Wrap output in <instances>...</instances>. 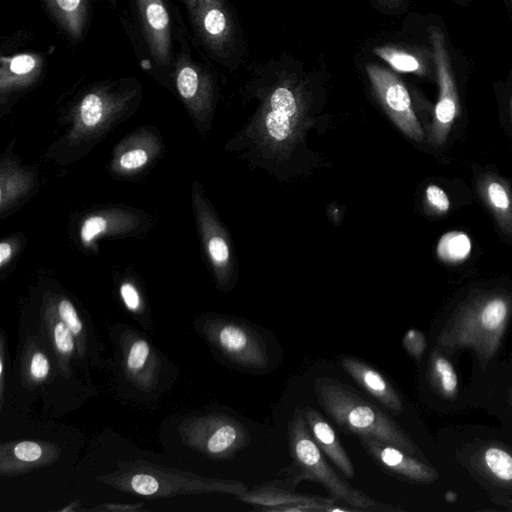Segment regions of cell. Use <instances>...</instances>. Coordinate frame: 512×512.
I'll use <instances>...</instances> for the list:
<instances>
[{
    "instance_id": "obj_31",
    "label": "cell",
    "mask_w": 512,
    "mask_h": 512,
    "mask_svg": "<svg viewBox=\"0 0 512 512\" xmlns=\"http://www.w3.org/2000/svg\"><path fill=\"white\" fill-rule=\"evenodd\" d=\"M403 346L415 359H420L426 348V339L422 332L409 329L403 337Z\"/></svg>"
},
{
    "instance_id": "obj_5",
    "label": "cell",
    "mask_w": 512,
    "mask_h": 512,
    "mask_svg": "<svg viewBox=\"0 0 512 512\" xmlns=\"http://www.w3.org/2000/svg\"><path fill=\"white\" fill-rule=\"evenodd\" d=\"M314 391L319 405L345 433L386 442L410 455L418 452L413 441L397 423L343 383L321 377L316 379Z\"/></svg>"
},
{
    "instance_id": "obj_30",
    "label": "cell",
    "mask_w": 512,
    "mask_h": 512,
    "mask_svg": "<svg viewBox=\"0 0 512 512\" xmlns=\"http://www.w3.org/2000/svg\"><path fill=\"white\" fill-rule=\"evenodd\" d=\"M208 250L214 263L220 269H225L230 260V250L225 239L219 235L211 237L208 241Z\"/></svg>"
},
{
    "instance_id": "obj_26",
    "label": "cell",
    "mask_w": 512,
    "mask_h": 512,
    "mask_svg": "<svg viewBox=\"0 0 512 512\" xmlns=\"http://www.w3.org/2000/svg\"><path fill=\"white\" fill-rule=\"evenodd\" d=\"M112 81L103 82L101 89L94 88L82 97L79 105L80 117L86 126H95L102 118L105 109L106 93Z\"/></svg>"
},
{
    "instance_id": "obj_14",
    "label": "cell",
    "mask_w": 512,
    "mask_h": 512,
    "mask_svg": "<svg viewBox=\"0 0 512 512\" xmlns=\"http://www.w3.org/2000/svg\"><path fill=\"white\" fill-rule=\"evenodd\" d=\"M429 31L440 88L429 139L434 145L441 146L445 143L458 114V97L445 48L444 36L436 28H430Z\"/></svg>"
},
{
    "instance_id": "obj_21",
    "label": "cell",
    "mask_w": 512,
    "mask_h": 512,
    "mask_svg": "<svg viewBox=\"0 0 512 512\" xmlns=\"http://www.w3.org/2000/svg\"><path fill=\"white\" fill-rule=\"evenodd\" d=\"M339 363L357 384L392 413L403 412L404 406L399 394L376 368L350 355H341Z\"/></svg>"
},
{
    "instance_id": "obj_20",
    "label": "cell",
    "mask_w": 512,
    "mask_h": 512,
    "mask_svg": "<svg viewBox=\"0 0 512 512\" xmlns=\"http://www.w3.org/2000/svg\"><path fill=\"white\" fill-rule=\"evenodd\" d=\"M53 308L73 334L84 375L89 376L90 368H105L107 362L101 357L100 343L93 325L66 298L59 300Z\"/></svg>"
},
{
    "instance_id": "obj_7",
    "label": "cell",
    "mask_w": 512,
    "mask_h": 512,
    "mask_svg": "<svg viewBox=\"0 0 512 512\" xmlns=\"http://www.w3.org/2000/svg\"><path fill=\"white\" fill-rule=\"evenodd\" d=\"M168 439L185 454L192 452L213 460H226L251 443L248 428L229 414L211 411L178 416L170 422Z\"/></svg>"
},
{
    "instance_id": "obj_19",
    "label": "cell",
    "mask_w": 512,
    "mask_h": 512,
    "mask_svg": "<svg viewBox=\"0 0 512 512\" xmlns=\"http://www.w3.org/2000/svg\"><path fill=\"white\" fill-rule=\"evenodd\" d=\"M35 325L48 342L56 358L63 382L76 380L78 371H82V366L77 345L70 329L59 318L53 307L43 315L40 324Z\"/></svg>"
},
{
    "instance_id": "obj_25",
    "label": "cell",
    "mask_w": 512,
    "mask_h": 512,
    "mask_svg": "<svg viewBox=\"0 0 512 512\" xmlns=\"http://www.w3.org/2000/svg\"><path fill=\"white\" fill-rule=\"evenodd\" d=\"M471 252V241L467 234L451 231L444 234L438 241L437 256L446 263L464 261Z\"/></svg>"
},
{
    "instance_id": "obj_9",
    "label": "cell",
    "mask_w": 512,
    "mask_h": 512,
    "mask_svg": "<svg viewBox=\"0 0 512 512\" xmlns=\"http://www.w3.org/2000/svg\"><path fill=\"white\" fill-rule=\"evenodd\" d=\"M211 350L226 362L252 372L270 364L267 343L251 324L226 316H207L193 324Z\"/></svg>"
},
{
    "instance_id": "obj_24",
    "label": "cell",
    "mask_w": 512,
    "mask_h": 512,
    "mask_svg": "<svg viewBox=\"0 0 512 512\" xmlns=\"http://www.w3.org/2000/svg\"><path fill=\"white\" fill-rule=\"evenodd\" d=\"M429 380L432 387L446 398L458 391V378L452 364L437 351H433L429 362Z\"/></svg>"
},
{
    "instance_id": "obj_37",
    "label": "cell",
    "mask_w": 512,
    "mask_h": 512,
    "mask_svg": "<svg viewBox=\"0 0 512 512\" xmlns=\"http://www.w3.org/2000/svg\"><path fill=\"white\" fill-rule=\"evenodd\" d=\"M11 248L7 243L0 244V263L3 264L10 256Z\"/></svg>"
},
{
    "instance_id": "obj_16",
    "label": "cell",
    "mask_w": 512,
    "mask_h": 512,
    "mask_svg": "<svg viewBox=\"0 0 512 512\" xmlns=\"http://www.w3.org/2000/svg\"><path fill=\"white\" fill-rule=\"evenodd\" d=\"M61 447L44 440L2 442L0 476L14 477L51 465L61 456Z\"/></svg>"
},
{
    "instance_id": "obj_36",
    "label": "cell",
    "mask_w": 512,
    "mask_h": 512,
    "mask_svg": "<svg viewBox=\"0 0 512 512\" xmlns=\"http://www.w3.org/2000/svg\"><path fill=\"white\" fill-rule=\"evenodd\" d=\"M91 510H107V511H137L143 510L141 504L138 505H125V504H106L105 506L94 508Z\"/></svg>"
},
{
    "instance_id": "obj_29",
    "label": "cell",
    "mask_w": 512,
    "mask_h": 512,
    "mask_svg": "<svg viewBox=\"0 0 512 512\" xmlns=\"http://www.w3.org/2000/svg\"><path fill=\"white\" fill-rule=\"evenodd\" d=\"M426 204L430 211L436 214H444L450 208L447 194L437 185H429L426 189Z\"/></svg>"
},
{
    "instance_id": "obj_12",
    "label": "cell",
    "mask_w": 512,
    "mask_h": 512,
    "mask_svg": "<svg viewBox=\"0 0 512 512\" xmlns=\"http://www.w3.org/2000/svg\"><path fill=\"white\" fill-rule=\"evenodd\" d=\"M297 485L290 479L274 480L256 485L236 498L263 511H336L335 498L298 493Z\"/></svg>"
},
{
    "instance_id": "obj_11",
    "label": "cell",
    "mask_w": 512,
    "mask_h": 512,
    "mask_svg": "<svg viewBox=\"0 0 512 512\" xmlns=\"http://www.w3.org/2000/svg\"><path fill=\"white\" fill-rule=\"evenodd\" d=\"M49 68V52L40 48L27 28L3 35L0 41V85L3 91L39 81Z\"/></svg>"
},
{
    "instance_id": "obj_10",
    "label": "cell",
    "mask_w": 512,
    "mask_h": 512,
    "mask_svg": "<svg viewBox=\"0 0 512 512\" xmlns=\"http://www.w3.org/2000/svg\"><path fill=\"white\" fill-rule=\"evenodd\" d=\"M304 108L300 87L292 81L276 85L264 100L255 123L261 144L273 152L289 149L298 135Z\"/></svg>"
},
{
    "instance_id": "obj_15",
    "label": "cell",
    "mask_w": 512,
    "mask_h": 512,
    "mask_svg": "<svg viewBox=\"0 0 512 512\" xmlns=\"http://www.w3.org/2000/svg\"><path fill=\"white\" fill-rule=\"evenodd\" d=\"M22 338L19 355L21 385L27 391H46L61 378L56 358L35 324L32 331H27Z\"/></svg>"
},
{
    "instance_id": "obj_35",
    "label": "cell",
    "mask_w": 512,
    "mask_h": 512,
    "mask_svg": "<svg viewBox=\"0 0 512 512\" xmlns=\"http://www.w3.org/2000/svg\"><path fill=\"white\" fill-rule=\"evenodd\" d=\"M147 161V154L142 149H136L125 153L120 158V164L127 169H133L142 166Z\"/></svg>"
},
{
    "instance_id": "obj_8",
    "label": "cell",
    "mask_w": 512,
    "mask_h": 512,
    "mask_svg": "<svg viewBox=\"0 0 512 512\" xmlns=\"http://www.w3.org/2000/svg\"><path fill=\"white\" fill-rule=\"evenodd\" d=\"M177 1L184 7L197 47L217 64L232 68L238 58L240 33L228 0Z\"/></svg>"
},
{
    "instance_id": "obj_39",
    "label": "cell",
    "mask_w": 512,
    "mask_h": 512,
    "mask_svg": "<svg viewBox=\"0 0 512 512\" xmlns=\"http://www.w3.org/2000/svg\"><path fill=\"white\" fill-rule=\"evenodd\" d=\"M511 2H512V0H511Z\"/></svg>"
},
{
    "instance_id": "obj_32",
    "label": "cell",
    "mask_w": 512,
    "mask_h": 512,
    "mask_svg": "<svg viewBox=\"0 0 512 512\" xmlns=\"http://www.w3.org/2000/svg\"><path fill=\"white\" fill-rule=\"evenodd\" d=\"M120 295L127 310L136 316L143 311L142 300L137 289L130 283H124L120 287Z\"/></svg>"
},
{
    "instance_id": "obj_17",
    "label": "cell",
    "mask_w": 512,
    "mask_h": 512,
    "mask_svg": "<svg viewBox=\"0 0 512 512\" xmlns=\"http://www.w3.org/2000/svg\"><path fill=\"white\" fill-rule=\"evenodd\" d=\"M50 21L71 47L87 37L91 21V0H38Z\"/></svg>"
},
{
    "instance_id": "obj_38",
    "label": "cell",
    "mask_w": 512,
    "mask_h": 512,
    "mask_svg": "<svg viewBox=\"0 0 512 512\" xmlns=\"http://www.w3.org/2000/svg\"><path fill=\"white\" fill-rule=\"evenodd\" d=\"M93 1H96L97 3H102V4H105L108 8L112 9V10H116L117 9V0H93Z\"/></svg>"
},
{
    "instance_id": "obj_18",
    "label": "cell",
    "mask_w": 512,
    "mask_h": 512,
    "mask_svg": "<svg viewBox=\"0 0 512 512\" xmlns=\"http://www.w3.org/2000/svg\"><path fill=\"white\" fill-rule=\"evenodd\" d=\"M359 442L391 474L413 482H430L437 477L435 470L394 445L369 437H359Z\"/></svg>"
},
{
    "instance_id": "obj_34",
    "label": "cell",
    "mask_w": 512,
    "mask_h": 512,
    "mask_svg": "<svg viewBox=\"0 0 512 512\" xmlns=\"http://www.w3.org/2000/svg\"><path fill=\"white\" fill-rule=\"evenodd\" d=\"M106 228L104 218L95 216L87 219L81 230V237L84 241L89 242L94 236L98 235Z\"/></svg>"
},
{
    "instance_id": "obj_23",
    "label": "cell",
    "mask_w": 512,
    "mask_h": 512,
    "mask_svg": "<svg viewBox=\"0 0 512 512\" xmlns=\"http://www.w3.org/2000/svg\"><path fill=\"white\" fill-rule=\"evenodd\" d=\"M477 190L506 235L512 236V193L499 176L485 174L477 180Z\"/></svg>"
},
{
    "instance_id": "obj_3",
    "label": "cell",
    "mask_w": 512,
    "mask_h": 512,
    "mask_svg": "<svg viewBox=\"0 0 512 512\" xmlns=\"http://www.w3.org/2000/svg\"><path fill=\"white\" fill-rule=\"evenodd\" d=\"M97 480L113 489L149 499L206 493L230 494L236 498L248 490L238 480L208 478L146 460L120 462L116 469L99 475Z\"/></svg>"
},
{
    "instance_id": "obj_33",
    "label": "cell",
    "mask_w": 512,
    "mask_h": 512,
    "mask_svg": "<svg viewBox=\"0 0 512 512\" xmlns=\"http://www.w3.org/2000/svg\"><path fill=\"white\" fill-rule=\"evenodd\" d=\"M8 354L6 347V338L4 332L0 336V408L2 409L5 401L6 374L8 373Z\"/></svg>"
},
{
    "instance_id": "obj_27",
    "label": "cell",
    "mask_w": 512,
    "mask_h": 512,
    "mask_svg": "<svg viewBox=\"0 0 512 512\" xmlns=\"http://www.w3.org/2000/svg\"><path fill=\"white\" fill-rule=\"evenodd\" d=\"M374 53L388 63L395 71L424 74V67L415 55L392 46H379Z\"/></svg>"
},
{
    "instance_id": "obj_4",
    "label": "cell",
    "mask_w": 512,
    "mask_h": 512,
    "mask_svg": "<svg viewBox=\"0 0 512 512\" xmlns=\"http://www.w3.org/2000/svg\"><path fill=\"white\" fill-rule=\"evenodd\" d=\"M511 309V297L502 292L469 296L444 326L438 342L450 350L470 347L487 361L500 344Z\"/></svg>"
},
{
    "instance_id": "obj_28",
    "label": "cell",
    "mask_w": 512,
    "mask_h": 512,
    "mask_svg": "<svg viewBox=\"0 0 512 512\" xmlns=\"http://www.w3.org/2000/svg\"><path fill=\"white\" fill-rule=\"evenodd\" d=\"M488 472L502 481H512V455L499 447H489L483 454Z\"/></svg>"
},
{
    "instance_id": "obj_2",
    "label": "cell",
    "mask_w": 512,
    "mask_h": 512,
    "mask_svg": "<svg viewBox=\"0 0 512 512\" xmlns=\"http://www.w3.org/2000/svg\"><path fill=\"white\" fill-rule=\"evenodd\" d=\"M173 4L171 0H124L119 14L139 67L167 84L176 47Z\"/></svg>"
},
{
    "instance_id": "obj_22",
    "label": "cell",
    "mask_w": 512,
    "mask_h": 512,
    "mask_svg": "<svg viewBox=\"0 0 512 512\" xmlns=\"http://www.w3.org/2000/svg\"><path fill=\"white\" fill-rule=\"evenodd\" d=\"M302 413L312 438L320 450L333 462L345 477L348 479L354 478V466L331 425L312 407H304Z\"/></svg>"
},
{
    "instance_id": "obj_1",
    "label": "cell",
    "mask_w": 512,
    "mask_h": 512,
    "mask_svg": "<svg viewBox=\"0 0 512 512\" xmlns=\"http://www.w3.org/2000/svg\"><path fill=\"white\" fill-rule=\"evenodd\" d=\"M115 390L124 399L150 404L166 394L178 377L177 366L140 331L127 324L109 328Z\"/></svg>"
},
{
    "instance_id": "obj_6",
    "label": "cell",
    "mask_w": 512,
    "mask_h": 512,
    "mask_svg": "<svg viewBox=\"0 0 512 512\" xmlns=\"http://www.w3.org/2000/svg\"><path fill=\"white\" fill-rule=\"evenodd\" d=\"M288 440L294 465L290 480L296 484L303 480L318 482L335 499H341L363 511H397L398 509L369 497L344 481L330 466L307 426L302 409H295L288 422Z\"/></svg>"
},
{
    "instance_id": "obj_13",
    "label": "cell",
    "mask_w": 512,
    "mask_h": 512,
    "mask_svg": "<svg viewBox=\"0 0 512 512\" xmlns=\"http://www.w3.org/2000/svg\"><path fill=\"white\" fill-rule=\"evenodd\" d=\"M365 68L377 98L393 122L409 138L421 141L424 133L405 84L382 66L369 63Z\"/></svg>"
}]
</instances>
